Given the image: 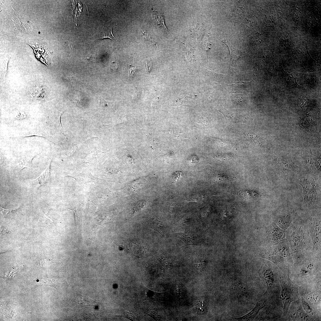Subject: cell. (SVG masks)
<instances>
[{
	"label": "cell",
	"mask_w": 321,
	"mask_h": 321,
	"mask_svg": "<svg viewBox=\"0 0 321 321\" xmlns=\"http://www.w3.org/2000/svg\"><path fill=\"white\" fill-rule=\"evenodd\" d=\"M219 111L223 114L225 118L226 127L235 123H246L244 117L228 111L223 107L220 108Z\"/></svg>",
	"instance_id": "obj_10"
},
{
	"label": "cell",
	"mask_w": 321,
	"mask_h": 321,
	"mask_svg": "<svg viewBox=\"0 0 321 321\" xmlns=\"http://www.w3.org/2000/svg\"><path fill=\"white\" fill-rule=\"evenodd\" d=\"M240 195L248 199H254L259 197L260 194L258 192L251 190H246L240 193Z\"/></svg>",
	"instance_id": "obj_20"
},
{
	"label": "cell",
	"mask_w": 321,
	"mask_h": 321,
	"mask_svg": "<svg viewBox=\"0 0 321 321\" xmlns=\"http://www.w3.org/2000/svg\"><path fill=\"white\" fill-rule=\"evenodd\" d=\"M291 221V216L290 214H287L278 217L276 222L278 226L284 230L289 226Z\"/></svg>",
	"instance_id": "obj_15"
},
{
	"label": "cell",
	"mask_w": 321,
	"mask_h": 321,
	"mask_svg": "<svg viewBox=\"0 0 321 321\" xmlns=\"http://www.w3.org/2000/svg\"><path fill=\"white\" fill-rule=\"evenodd\" d=\"M305 166L308 170L311 173H315L317 170L314 165L311 157L307 156L305 160Z\"/></svg>",
	"instance_id": "obj_22"
},
{
	"label": "cell",
	"mask_w": 321,
	"mask_h": 321,
	"mask_svg": "<svg viewBox=\"0 0 321 321\" xmlns=\"http://www.w3.org/2000/svg\"><path fill=\"white\" fill-rule=\"evenodd\" d=\"M300 298V301L304 310L310 317V316L313 317L314 314L313 311L314 309L301 296Z\"/></svg>",
	"instance_id": "obj_19"
},
{
	"label": "cell",
	"mask_w": 321,
	"mask_h": 321,
	"mask_svg": "<svg viewBox=\"0 0 321 321\" xmlns=\"http://www.w3.org/2000/svg\"><path fill=\"white\" fill-rule=\"evenodd\" d=\"M50 175V169L48 167L37 178L39 185H44L48 180Z\"/></svg>",
	"instance_id": "obj_21"
},
{
	"label": "cell",
	"mask_w": 321,
	"mask_h": 321,
	"mask_svg": "<svg viewBox=\"0 0 321 321\" xmlns=\"http://www.w3.org/2000/svg\"><path fill=\"white\" fill-rule=\"evenodd\" d=\"M299 184L303 189V196L305 204L311 206L315 202L317 195L316 186L313 178L308 175L301 177Z\"/></svg>",
	"instance_id": "obj_5"
},
{
	"label": "cell",
	"mask_w": 321,
	"mask_h": 321,
	"mask_svg": "<svg viewBox=\"0 0 321 321\" xmlns=\"http://www.w3.org/2000/svg\"><path fill=\"white\" fill-rule=\"evenodd\" d=\"M0 209L1 212V213H2L3 214H6L7 213L11 212L12 211L15 210L16 209H15L13 210H7L6 209H5L4 208H3L1 207H0Z\"/></svg>",
	"instance_id": "obj_32"
},
{
	"label": "cell",
	"mask_w": 321,
	"mask_h": 321,
	"mask_svg": "<svg viewBox=\"0 0 321 321\" xmlns=\"http://www.w3.org/2000/svg\"><path fill=\"white\" fill-rule=\"evenodd\" d=\"M158 222L159 221H157L156 220H151L149 222V224L150 226L153 229L160 233V232H161V231H162L161 229H160L161 226V224Z\"/></svg>",
	"instance_id": "obj_24"
},
{
	"label": "cell",
	"mask_w": 321,
	"mask_h": 321,
	"mask_svg": "<svg viewBox=\"0 0 321 321\" xmlns=\"http://www.w3.org/2000/svg\"><path fill=\"white\" fill-rule=\"evenodd\" d=\"M283 73L284 75V79L289 86L292 87H296L302 88L297 83L296 79L292 73L289 74L284 70L283 69Z\"/></svg>",
	"instance_id": "obj_18"
},
{
	"label": "cell",
	"mask_w": 321,
	"mask_h": 321,
	"mask_svg": "<svg viewBox=\"0 0 321 321\" xmlns=\"http://www.w3.org/2000/svg\"><path fill=\"white\" fill-rule=\"evenodd\" d=\"M311 155L314 164L317 170L319 171L321 170V158L320 157H318L313 154L311 152Z\"/></svg>",
	"instance_id": "obj_23"
},
{
	"label": "cell",
	"mask_w": 321,
	"mask_h": 321,
	"mask_svg": "<svg viewBox=\"0 0 321 321\" xmlns=\"http://www.w3.org/2000/svg\"><path fill=\"white\" fill-rule=\"evenodd\" d=\"M279 281L281 287V297L284 305L283 317H286L291 303L299 298V287L292 281L287 273L281 275Z\"/></svg>",
	"instance_id": "obj_2"
},
{
	"label": "cell",
	"mask_w": 321,
	"mask_h": 321,
	"mask_svg": "<svg viewBox=\"0 0 321 321\" xmlns=\"http://www.w3.org/2000/svg\"><path fill=\"white\" fill-rule=\"evenodd\" d=\"M266 298H263L258 302L253 310L247 314L237 318H234L239 320H252L256 316L258 312L266 304L267 302Z\"/></svg>",
	"instance_id": "obj_11"
},
{
	"label": "cell",
	"mask_w": 321,
	"mask_h": 321,
	"mask_svg": "<svg viewBox=\"0 0 321 321\" xmlns=\"http://www.w3.org/2000/svg\"><path fill=\"white\" fill-rule=\"evenodd\" d=\"M118 64L117 63L113 62V63H112V69L113 70H117L118 68Z\"/></svg>",
	"instance_id": "obj_33"
},
{
	"label": "cell",
	"mask_w": 321,
	"mask_h": 321,
	"mask_svg": "<svg viewBox=\"0 0 321 321\" xmlns=\"http://www.w3.org/2000/svg\"><path fill=\"white\" fill-rule=\"evenodd\" d=\"M311 283L301 285L299 287V293L314 309L320 310V289Z\"/></svg>",
	"instance_id": "obj_4"
},
{
	"label": "cell",
	"mask_w": 321,
	"mask_h": 321,
	"mask_svg": "<svg viewBox=\"0 0 321 321\" xmlns=\"http://www.w3.org/2000/svg\"><path fill=\"white\" fill-rule=\"evenodd\" d=\"M222 42L227 46L229 50L230 55V62L231 66L233 67H236L237 60L241 57L242 55H246L244 54L241 51L233 47L229 41H222Z\"/></svg>",
	"instance_id": "obj_12"
},
{
	"label": "cell",
	"mask_w": 321,
	"mask_h": 321,
	"mask_svg": "<svg viewBox=\"0 0 321 321\" xmlns=\"http://www.w3.org/2000/svg\"><path fill=\"white\" fill-rule=\"evenodd\" d=\"M100 102L102 106L104 107H110L111 108L114 107V102L106 101L102 99H100Z\"/></svg>",
	"instance_id": "obj_26"
},
{
	"label": "cell",
	"mask_w": 321,
	"mask_h": 321,
	"mask_svg": "<svg viewBox=\"0 0 321 321\" xmlns=\"http://www.w3.org/2000/svg\"><path fill=\"white\" fill-rule=\"evenodd\" d=\"M124 315L125 316H124V317L128 318L131 320H137L136 316L133 314L127 312Z\"/></svg>",
	"instance_id": "obj_29"
},
{
	"label": "cell",
	"mask_w": 321,
	"mask_h": 321,
	"mask_svg": "<svg viewBox=\"0 0 321 321\" xmlns=\"http://www.w3.org/2000/svg\"><path fill=\"white\" fill-rule=\"evenodd\" d=\"M182 173L181 172H176L173 176V180L175 181H177L178 179L181 177Z\"/></svg>",
	"instance_id": "obj_31"
},
{
	"label": "cell",
	"mask_w": 321,
	"mask_h": 321,
	"mask_svg": "<svg viewBox=\"0 0 321 321\" xmlns=\"http://www.w3.org/2000/svg\"><path fill=\"white\" fill-rule=\"evenodd\" d=\"M136 70V67L134 66L130 65L128 72V76H130L133 75Z\"/></svg>",
	"instance_id": "obj_30"
},
{
	"label": "cell",
	"mask_w": 321,
	"mask_h": 321,
	"mask_svg": "<svg viewBox=\"0 0 321 321\" xmlns=\"http://www.w3.org/2000/svg\"><path fill=\"white\" fill-rule=\"evenodd\" d=\"M274 162L278 167L284 171L296 173L300 171V168L292 162L289 155L278 157L274 159Z\"/></svg>",
	"instance_id": "obj_8"
},
{
	"label": "cell",
	"mask_w": 321,
	"mask_h": 321,
	"mask_svg": "<svg viewBox=\"0 0 321 321\" xmlns=\"http://www.w3.org/2000/svg\"><path fill=\"white\" fill-rule=\"evenodd\" d=\"M105 38H109L113 40H116L115 38L112 33V28L111 29H108L104 31L103 35L100 39H102Z\"/></svg>",
	"instance_id": "obj_25"
},
{
	"label": "cell",
	"mask_w": 321,
	"mask_h": 321,
	"mask_svg": "<svg viewBox=\"0 0 321 321\" xmlns=\"http://www.w3.org/2000/svg\"><path fill=\"white\" fill-rule=\"evenodd\" d=\"M144 64L147 72H150L152 68V64L150 61L146 60L144 62Z\"/></svg>",
	"instance_id": "obj_28"
},
{
	"label": "cell",
	"mask_w": 321,
	"mask_h": 321,
	"mask_svg": "<svg viewBox=\"0 0 321 321\" xmlns=\"http://www.w3.org/2000/svg\"><path fill=\"white\" fill-rule=\"evenodd\" d=\"M258 273L263 283L269 288H271L277 281L274 271L265 263H262Z\"/></svg>",
	"instance_id": "obj_9"
},
{
	"label": "cell",
	"mask_w": 321,
	"mask_h": 321,
	"mask_svg": "<svg viewBox=\"0 0 321 321\" xmlns=\"http://www.w3.org/2000/svg\"><path fill=\"white\" fill-rule=\"evenodd\" d=\"M294 229L289 240L293 252L299 259L301 255V248L303 243V232L300 227H295Z\"/></svg>",
	"instance_id": "obj_7"
},
{
	"label": "cell",
	"mask_w": 321,
	"mask_h": 321,
	"mask_svg": "<svg viewBox=\"0 0 321 321\" xmlns=\"http://www.w3.org/2000/svg\"><path fill=\"white\" fill-rule=\"evenodd\" d=\"M249 82H240L229 85L230 91L232 93H243L246 91Z\"/></svg>",
	"instance_id": "obj_16"
},
{
	"label": "cell",
	"mask_w": 321,
	"mask_h": 321,
	"mask_svg": "<svg viewBox=\"0 0 321 321\" xmlns=\"http://www.w3.org/2000/svg\"><path fill=\"white\" fill-rule=\"evenodd\" d=\"M298 106H300V108H305L307 105V101L304 99H300L298 102Z\"/></svg>",
	"instance_id": "obj_27"
},
{
	"label": "cell",
	"mask_w": 321,
	"mask_h": 321,
	"mask_svg": "<svg viewBox=\"0 0 321 321\" xmlns=\"http://www.w3.org/2000/svg\"><path fill=\"white\" fill-rule=\"evenodd\" d=\"M178 237L185 242V245H192L198 243V237L193 234H178Z\"/></svg>",
	"instance_id": "obj_17"
},
{
	"label": "cell",
	"mask_w": 321,
	"mask_h": 321,
	"mask_svg": "<svg viewBox=\"0 0 321 321\" xmlns=\"http://www.w3.org/2000/svg\"><path fill=\"white\" fill-rule=\"evenodd\" d=\"M261 257L274 262L282 270L288 268L292 264L288 244L285 240H281L275 245L274 248L263 254Z\"/></svg>",
	"instance_id": "obj_1"
},
{
	"label": "cell",
	"mask_w": 321,
	"mask_h": 321,
	"mask_svg": "<svg viewBox=\"0 0 321 321\" xmlns=\"http://www.w3.org/2000/svg\"><path fill=\"white\" fill-rule=\"evenodd\" d=\"M312 228V235L313 243L316 246L320 245L321 222L320 220L315 219Z\"/></svg>",
	"instance_id": "obj_14"
},
{
	"label": "cell",
	"mask_w": 321,
	"mask_h": 321,
	"mask_svg": "<svg viewBox=\"0 0 321 321\" xmlns=\"http://www.w3.org/2000/svg\"><path fill=\"white\" fill-rule=\"evenodd\" d=\"M294 280L300 285L313 283L320 278V270L312 262H308L295 268L292 274Z\"/></svg>",
	"instance_id": "obj_3"
},
{
	"label": "cell",
	"mask_w": 321,
	"mask_h": 321,
	"mask_svg": "<svg viewBox=\"0 0 321 321\" xmlns=\"http://www.w3.org/2000/svg\"><path fill=\"white\" fill-rule=\"evenodd\" d=\"M300 301L298 298L291 303H292L289 307L286 317L288 318L289 320H313L304 310Z\"/></svg>",
	"instance_id": "obj_6"
},
{
	"label": "cell",
	"mask_w": 321,
	"mask_h": 321,
	"mask_svg": "<svg viewBox=\"0 0 321 321\" xmlns=\"http://www.w3.org/2000/svg\"><path fill=\"white\" fill-rule=\"evenodd\" d=\"M270 229L269 236L272 241L278 242L284 238L285 233L284 230L281 229L276 224L271 225Z\"/></svg>",
	"instance_id": "obj_13"
}]
</instances>
